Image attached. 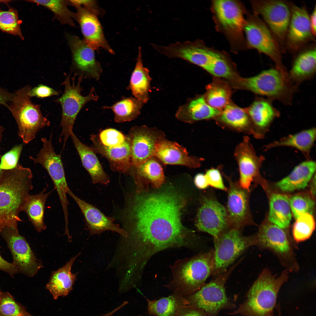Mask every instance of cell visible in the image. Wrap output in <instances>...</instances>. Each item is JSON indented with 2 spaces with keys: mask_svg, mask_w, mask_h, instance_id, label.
I'll use <instances>...</instances> for the list:
<instances>
[{
  "mask_svg": "<svg viewBox=\"0 0 316 316\" xmlns=\"http://www.w3.org/2000/svg\"><path fill=\"white\" fill-rule=\"evenodd\" d=\"M123 229L141 250L150 255L169 248H191L197 238L181 220L184 202L173 193L139 194L128 199Z\"/></svg>",
  "mask_w": 316,
  "mask_h": 316,
  "instance_id": "obj_1",
  "label": "cell"
},
{
  "mask_svg": "<svg viewBox=\"0 0 316 316\" xmlns=\"http://www.w3.org/2000/svg\"><path fill=\"white\" fill-rule=\"evenodd\" d=\"M31 169L17 165L4 170L0 178V230L10 227L18 229L19 216L23 211L29 193L33 188Z\"/></svg>",
  "mask_w": 316,
  "mask_h": 316,
  "instance_id": "obj_2",
  "label": "cell"
},
{
  "mask_svg": "<svg viewBox=\"0 0 316 316\" xmlns=\"http://www.w3.org/2000/svg\"><path fill=\"white\" fill-rule=\"evenodd\" d=\"M214 268V249L178 260L171 267L172 279L166 286L183 296L190 295L205 284Z\"/></svg>",
  "mask_w": 316,
  "mask_h": 316,
  "instance_id": "obj_3",
  "label": "cell"
},
{
  "mask_svg": "<svg viewBox=\"0 0 316 316\" xmlns=\"http://www.w3.org/2000/svg\"><path fill=\"white\" fill-rule=\"evenodd\" d=\"M288 278L287 270L276 277L268 269H264L248 291L246 299L231 314L269 316L273 314L279 291Z\"/></svg>",
  "mask_w": 316,
  "mask_h": 316,
  "instance_id": "obj_4",
  "label": "cell"
},
{
  "mask_svg": "<svg viewBox=\"0 0 316 316\" xmlns=\"http://www.w3.org/2000/svg\"><path fill=\"white\" fill-rule=\"evenodd\" d=\"M31 88L27 85L17 90L6 107L15 119L19 136L25 144L35 139L41 129L49 126L50 124L42 114L40 105L35 104L31 100L28 92Z\"/></svg>",
  "mask_w": 316,
  "mask_h": 316,
  "instance_id": "obj_5",
  "label": "cell"
},
{
  "mask_svg": "<svg viewBox=\"0 0 316 316\" xmlns=\"http://www.w3.org/2000/svg\"><path fill=\"white\" fill-rule=\"evenodd\" d=\"M212 9L217 30L227 38L232 49L237 51L247 47L243 36L245 11L241 3L234 0H214Z\"/></svg>",
  "mask_w": 316,
  "mask_h": 316,
  "instance_id": "obj_6",
  "label": "cell"
},
{
  "mask_svg": "<svg viewBox=\"0 0 316 316\" xmlns=\"http://www.w3.org/2000/svg\"><path fill=\"white\" fill-rule=\"evenodd\" d=\"M65 79L61 84L64 87L63 93L61 96L54 100L59 104L62 108V117L61 126L62 131L59 139V142H63V149L73 131L74 124L79 112L87 103L91 101H96L98 96L95 93L93 87L86 96L81 94L83 90L81 84L83 79L78 77V82H75L76 76L70 79L71 74L64 73Z\"/></svg>",
  "mask_w": 316,
  "mask_h": 316,
  "instance_id": "obj_7",
  "label": "cell"
},
{
  "mask_svg": "<svg viewBox=\"0 0 316 316\" xmlns=\"http://www.w3.org/2000/svg\"><path fill=\"white\" fill-rule=\"evenodd\" d=\"M243 86L257 95L272 101L290 105L298 87L276 68L264 70L257 75L244 79Z\"/></svg>",
  "mask_w": 316,
  "mask_h": 316,
  "instance_id": "obj_8",
  "label": "cell"
},
{
  "mask_svg": "<svg viewBox=\"0 0 316 316\" xmlns=\"http://www.w3.org/2000/svg\"><path fill=\"white\" fill-rule=\"evenodd\" d=\"M214 268L212 274L214 278L219 276L244 252L255 245V236H243L241 230L230 227L213 238Z\"/></svg>",
  "mask_w": 316,
  "mask_h": 316,
  "instance_id": "obj_9",
  "label": "cell"
},
{
  "mask_svg": "<svg viewBox=\"0 0 316 316\" xmlns=\"http://www.w3.org/2000/svg\"><path fill=\"white\" fill-rule=\"evenodd\" d=\"M247 47L265 54L274 62L276 68L286 76L288 72L282 62L280 47L263 20L254 13L248 14L244 26Z\"/></svg>",
  "mask_w": 316,
  "mask_h": 316,
  "instance_id": "obj_10",
  "label": "cell"
},
{
  "mask_svg": "<svg viewBox=\"0 0 316 316\" xmlns=\"http://www.w3.org/2000/svg\"><path fill=\"white\" fill-rule=\"evenodd\" d=\"M237 264L233 265L194 293L184 296L188 305L201 310L207 316H217L222 309L234 308L226 296L225 285Z\"/></svg>",
  "mask_w": 316,
  "mask_h": 316,
  "instance_id": "obj_11",
  "label": "cell"
},
{
  "mask_svg": "<svg viewBox=\"0 0 316 316\" xmlns=\"http://www.w3.org/2000/svg\"><path fill=\"white\" fill-rule=\"evenodd\" d=\"M253 13L262 20L271 31L283 53L291 15L293 3L284 0H253Z\"/></svg>",
  "mask_w": 316,
  "mask_h": 316,
  "instance_id": "obj_12",
  "label": "cell"
},
{
  "mask_svg": "<svg viewBox=\"0 0 316 316\" xmlns=\"http://www.w3.org/2000/svg\"><path fill=\"white\" fill-rule=\"evenodd\" d=\"M52 133L50 138H41L42 147L35 158L30 159L35 164L41 165L46 170L54 184L59 197L64 214V220H68L67 197V191L69 188L67 183L63 166L61 154L55 152L52 142Z\"/></svg>",
  "mask_w": 316,
  "mask_h": 316,
  "instance_id": "obj_13",
  "label": "cell"
},
{
  "mask_svg": "<svg viewBox=\"0 0 316 316\" xmlns=\"http://www.w3.org/2000/svg\"><path fill=\"white\" fill-rule=\"evenodd\" d=\"M255 235V245L273 252L288 270L298 269L292 241L283 229L272 223L266 224L261 226Z\"/></svg>",
  "mask_w": 316,
  "mask_h": 316,
  "instance_id": "obj_14",
  "label": "cell"
},
{
  "mask_svg": "<svg viewBox=\"0 0 316 316\" xmlns=\"http://www.w3.org/2000/svg\"><path fill=\"white\" fill-rule=\"evenodd\" d=\"M151 45L158 52L169 58L181 59L205 70L218 51L207 47L200 40L177 42L166 46Z\"/></svg>",
  "mask_w": 316,
  "mask_h": 316,
  "instance_id": "obj_15",
  "label": "cell"
},
{
  "mask_svg": "<svg viewBox=\"0 0 316 316\" xmlns=\"http://www.w3.org/2000/svg\"><path fill=\"white\" fill-rule=\"evenodd\" d=\"M12 254L13 264L18 272L29 277L34 276L43 267L36 257L28 243L19 233L18 229L7 227L0 230Z\"/></svg>",
  "mask_w": 316,
  "mask_h": 316,
  "instance_id": "obj_16",
  "label": "cell"
},
{
  "mask_svg": "<svg viewBox=\"0 0 316 316\" xmlns=\"http://www.w3.org/2000/svg\"><path fill=\"white\" fill-rule=\"evenodd\" d=\"M66 37L71 54V71L74 75L83 79L99 80L103 69L95 57V51L75 35L67 33Z\"/></svg>",
  "mask_w": 316,
  "mask_h": 316,
  "instance_id": "obj_17",
  "label": "cell"
},
{
  "mask_svg": "<svg viewBox=\"0 0 316 316\" xmlns=\"http://www.w3.org/2000/svg\"><path fill=\"white\" fill-rule=\"evenodd\" d=\"M130 141L131 166H136L154 156L157 144L166 138L164 132L145 125L132 127L127 135Z\"/></svg>",
  "mask_w": 316,
  "mask_h": 316,
  "instance_id": "obj_18",
  "label": "cell"
},
{
  "mask_svg": "<svg viewBox=\"0 0 316 316\" xmlns=\"http://www.w3.org/2000/svg\"><path fill=\"white\" fill-rule=\"evenodd\" d=\"M201 201L195 221L198 230L214 238L230 227L226 208L215 197L206 194Z\"/></svg>",
  "mask_w": 316,
  "mask_h": 316,
  "instance_id": "obj_19",
  "label": "cell"
},
{
  "mask_svg": "<svg viewBox=\"0 0 316 316\" xmlns=\"http://www.w3.org/2000/svg\"><path fill=\"white\" fill-rule=\"evenodd\" d=\"M311 27L310 15L304 6L293 4L291 15L285 41V50L293 54L315 42Z\"/></svg>",
  "mask_w": 316,
  "mask_h": 316,
  "instance_id": "obj_20",
  "label": "cell"
},
{
  "mask_svg": "<svg viewBox=\"0 0 316 316\" xmlns=\"http://www.w3.org/2000/svg\"><path fill=\"white\" fill-rule=\"evenodd\" d=\"M234 155L238 163L240 174L238 183L249 191L252 183L260 175V169L265 160L262 155H258L249 138L245 136L237 145Z\"/></svg>",
  "mask_w": 316,
  "mask_h": 316,
  "instance_id": "obj_21",
  "label": "cell"
},
{
  "mask_svg": "<svg viewBox=\"0 0 316 316\" xmlns=\"http://www.w3.org/2000/svg\"><path fill=\"white\" fill-rule=\"evenodd\" d=\"M74 7L76 9L74 19L80 27L83 40L95 51L101 49L114 54L105 37L98 16L80 6Z\"/></svg>",
  "mask_w": 316,
  "mask_h": 316,
  "instance_id": "obj_22",
  "label": "cell"
},
{
  "mask_svg": "<svg viewBox=\"0 0 316 316\" xmlns=\"http://www.w3.org/2000/svg\"><path fill=\"white\" fill-rule=\"evenodd\" d=\"M227 181V201L226 208L230 227L241 229L248 223L249 217L247 190L241 187L238 182L224 174Z\"/></svg>",
  "mask_w": 316,
  "mask_h": 316,
  "instance_id": "obj_23",
  "label": "cell"
},
{
  "mask_svg": "<svg viewBox=\"0 0 316 316\" xmlns=\"http://www.w3.org/2000/svg\"><path fill=\"white\" fill-rule=\"evenodd\" d=\"M67 194L74 200L83 213L90 236L109 231L117 233L124 238L127 237V233L114 223L113 218L107 216L97 207L79 198L70 188Z\"/></svg>",
  "mask_w": 316,
  "mask_h": 316,
  "instance_id": "obj_24",
  "label": "cell"
},
{
  "mask_svg": "<svg viewBox=\"0 0 316 316\" xmlns=\"http://www.w3.org/2000/svg\"><path fill=\"white\" fill-rule=\"evenodd\" d=\"M273 101L259 97L248 108L247 113L252 125V135L255 138H264L274 120L280 116V112L273 106Z\"/></svg>",
  "mask_w": 316,
  "mask_h": 316,
  "instance_id": "obj_25",
  "label": "cell"
},
{
  "mask_svg": "<svg viewBox=\"0 0 316 316\" xmlns=\"http://www.w3.org/2000/svg\"><path fill=\"white\" fill-rule=\"evenodd\" d=\"M154 156L163 165H179L195 169L199 167L203 159L189 154L187 149L166 138L157 144Z\"/></svg>",
  "mask_w": 316,
  "mask_h": 316,
  "instance_id": "obj_26",
  "label": "cell"
},
{
  "mask_svg": "<svg viewBox=\"0 0 316 316\" xmlns=\"http://www.w3.org/2000/svg\"><path fill=\"white\" fill-rule=\"evenodd\" d=\"M127 136L126 140L121 145L109 147L103 145L98 136L92 135L90 137L92 142L91 148L108 160L113 171L124 173L129 172L131 167L130 150L129 140Z\"/></svg>",
  "mask_w": 316,
  "mask_h": 316,
  "instance_id": "obj_27",
  "label": "cell"
},
{
  "mask_svg": "<svg viewBox=\"0 0 316 316\" xmlns=\"http://www.w3.org/2000/svg\"><path fill=\"white\" fill-rule=\"evenodd\" d=\"M297 54L288 75L291 82L298 87L303 82L312 79L315 74V45H308Z\"/></svg>",
  "mask_w": 316,
  "mask_h": 316,
  "instance_id": "obj_28",
  "label": "cell"
},
{
  "mask_svg": "<svg viewBox=\"0 0 316 316\" xmlns=\"http://www.w3.org/2000/svg\"><path fill=\"white\" fill-rule=\"evenodd\" d=\"M219 109L210 106L203 96L187 99L178 108L175 116L182 122L192 124L198 121L209 119L220 115Z\"/></svg>",
  "mask_w": 316,
  "mask_h": 316,
  "instance_id": "obj_29",
  "label": "cell"
},
{
  "mask_svg": "<svg viewBox=\"0 0 316 316\" xmlns=\"http://www.w3.org/2000/svg\"><path fill=\"white\" fill-rule=\"evenodd\" d=\"M70 136L82 165L89 174L92 182L94 184L107 185L110 183V178L103 170L93 150L82 142L73 132Z\"/></svg>",
  "mask_w": 316,
  "mask_h": 316,
  "instance_id": "obj_30",
  "label": "cell"
},
{
  "mask_svg": "<svg viewBox=\"0 0 316 316\" xmlns=\"http://www.w3.org/2000/svg\"><path fill=\"white\" fill-rule=\"evenodd\" d=\"M316 137V129L315 128L312 127L289 135L265 145L262 150L267 151L275 148L290 147L300 151L306 160L311 159L310 153Z\"/></svg>",
  "mask_w": 316,
  "mask_h": 316,
  "instance_id": "obj_31",
  "label": "cell"
},
{
  "mask_svg": "<svg viewBox=\"0 0 316 316\" xmlns=\"http://www.w3.org/2000/svg\"><path fill=\"white\" fill-rule=\"evenodd\" d=\"M316 169L315 161L306 160L296 166L289 174L277 182L276 185L281 190L285 192L304 189L315 174Z\"/></svg>",
  "mask_w": 316,
  "mask_h": 316,
  "instance_id": "obj_32",
  "label": "cell"
},
{
  "mask_svg": "<svg viewBox=\"0 0 316 316\" xmlns=\"http://www.w3.org/2000/svg\"><path fill=\"white\" fill-rule=\"evenodd\" d=\"M80 254L79 253L72 257L63 266L52 272L46 288L54 299L56 300L60 296H66L72 290L78 273H72L71 268Z\"/></svg>",
  "mask_w": 316,
  "mask_h": 316,
  "instance_id": "obj_33",
  "label": "cell"
},
{
  "mask_svg": "<svg viewBox=\"0 0 316 316\" xmlns=\"http://www.w3.org/2000/svg\"><path fill=\"white\" fill-rule=\"evenodd\" d=\"M152 80L149 70L144 66L142 49L139 47L135 65L131 75L128 89L131 91L134 97L145 104L150 99Z\"/></svg>",
  "mask_w": 316,
  "mask_h": 316,
  "instance_id": "obj_34",
  "label": "cell"
},
{
  "mask_svg": "<svg viewBox=\"0 0 316 316\" xmlns=\"http://www.w3.org/2000/svg\"><path fill=\"white\" fill-rule=\"evenodd\" d=\"M129 172L137 183L147 182L157 188L160 187L165 181L162 164L155 156L137 166H131Z\"/></svg>",
  "mask_w": 316,
  "mask_h": 316,
  "instance_id": "obj_35",
  "label": "cell"
},
{
  "mask_svg": "<svg viewBox=\"0 0 316 316\" xmlns=\"http://www.w3.org/2000/svg\"><path fill=\"white\" fill-rule=\"evenodd\" d=\"M52 191L47 192L46 188H44L37 194L30 195L25 205L23 211L26 212L29 220L38 232H41L46 229L47 226L44 221L45 204Z\"/></svg>",
  "mask_w": 316,
  "mask_h": 316,
  "instance_id": "obj_36",
  "label": "cell"
},
{
  "mask_svg": "<svg viewBox=\"0 0 316 316\" xmlns=\"http://www.w3.org/2000/svg\"><path fill=\"white\" fill-rule=\"evenodd\" d=\"M145 298L148 312L153 316H175L182 309L188 305L184 296L175 293L157 300Z\"/></svg>",
  "mask_w": 316,
  "mask_h": 316,
  "instance_id": "obj_37",
  "label": "cell"
},
{
  "mask_svg": "<svg viewBox=\"0 0 316 316\" xmlns=\"http://www.w3.org/2000/svg\"><path fill=\"white\" fill-rule=\"evenodd\" d=\"M289 199L284 195L273 194L269 202L268 219L271 223L282 229L289 226L292 215Z\"/></svg>",
  "mask_w": 316,
  "mask_h": 316,
  "instance_id": "obj_38",
  "label": "cell"
},
{
  "mask_svg": "<svg viewBox=\"0 0 316 316\" xmlns=\"http://www.w3.org/2000/svg\"><path fill=\"white\" fill-rule=\"evenodd\" d=\"M144 104L134 97H124L110 106H104V109L111 110L114 120L117 123L130 121L140 115Z\"/></svg>",
  "mask_w": 316,
  "mask_h": 316,
  "instance_id": "obj_39",
  "label": "cell"
},
{
  "mask_svg": "<svg viewBox=\"0 0 316 316\" xmlns=\"http://www.w3.org/2000/svg\"><path fill=\"white\" fill-rule=\"evenodd\" d=\"M223 123L234 129L252 134V125L248 113L242 109L232 105H227L220 114Z\"/></svg>",
  "mask_w": 316,
  "mask_h": 316,
  "instance_id": "obj_40",
  "label": "cell"
},
{
  "mask_svg": "<svg viewBox=\"0 0 316 316\" xmlns=\"http://www.w3.org/2000/svg\"><path fill=\"white\" fill-rule=\"evenodd\" d=\"M27 1L42 6L51 11L54 16L61 24L75 27L74 13L68 8V0H30Z\"/></svg>",
  "mask_w": 316,
  "mask_h": 316,
  "instance_id": "obj_41",
  "label": "cell"
},
{
  "mask_svg": "<svg viewBox=\"0 0 316 316\" xmlns=\"http://www.w3.org/2000/svg\"><path fill=\"white\" fill-rule=\"evenodd\" d=\"M8 1L4 2L8 7V11L2 10L0 7V30L24 40L20 27L22 21L19 19L17 10L9 6Z\"/></svg>",
  "mask_w": 316,
  "mask_h": 316,
  "instance_id": "obj_42",
  "label": "cell"
},
{
  "mask_svg": "<svg viewBox=\"0 0 316 316\" xmlns=\"http://www.w3.org/2000/svg\"><path fill=\"white\" fill-rule=\"evenodd\" d=\"M296 219L293 236L295 241L300 242L310 238L315 229V224L312 215L309 213L302 214Z\"/></svg>",
  "mask_w": 316,
  "mask_h": 316,
  "instance_id": "obj_43",
  "label": "cell"
},
{
  "mask_svg": "<svg viewBox=\"0 0 316 316\" xmlns=\"http://www.w3.org/2000/svg\"><path fill=\"white\" fill-rule=\"evenodd\" d=\"M0 316H33L9 293L2 292L0 299Z\"/></svg>",
  "mask_w": 316,
  "mask_h": 316,
  "instance_id": "obj_44",
  "label": "cell"
},
{
  "mask_svg": "<svg viewBox=\"0 0 316 316\" xmlns=\"http://www.w3.org/2000/svg\"><path fill=\"white\" fill-rule=\"evenodd\" d=\"M289 201L291 210L296 219L302 214H312L315 203L309 197L303 194H297L291 197Z\"/></svg>",
  "mask_w": 316,
  "mask_h": 316,
  "instance_id": "obj_45",
  "label": "cell"
},
{
  "mask_svg": "<svg viewBox=\"0 0 316 316\" xmlns=\"http://www.w3.org/2000/svg\"><path fill=\"white\" fill-rule=\"evenodd\" d=\"M224 54L218 51L206 70L215 76L229 78L233 72Z\"/></svg>",
  "mask_w": 316,
  "mask_h": 316,
  "instance_id": "obj_46",
  "label": "cell"
},
{
  "mask_svg": "<svg viewBox=\"0 0 316 316\" xmlns=\"http://www.w3.org/2000/svg\"><path fill=\"white\" fill-rule=\"evenodd\" d=\"M229 99V94L225 89L214 86L208 91L206 101L212 107L219 110L228 104Z\"/></svg>",
  "mask_w": 316,
  "mask_h": 316,
  "instance_id": "obj_47",
  "label": "cell"
},
{
  "mask_svg": "<svg viewBox=\"0 0 316 316\" xmlns=\"http://www.w3.org/2000/svg\"><path fill=\"white\" fill-rule=\"evenodd\" d=\"M99 141L104 145L109 147L119 146L123 144L127 136L120 131L113 128L105 129L98 136Z\"/></svg>",
  "mask_w": 316,
  "mask_h": 316,
  "instance_id": "obj_48",
  "label": "cell"
},
{
  "mask_svg": "<svg viewBox=\"0 0 316 316\" xmlns=\"http://www.w3.org/2000/svg\"><path fill=\"white\" fill-rule=\"evenodd\" d=\"M23 148L21 144L16 146L2 156L1 159L0 169L9 170L15 168Z\"/></svg>",
  "mask_w": 316,
  "mask_h": 316,
  "instance_id": "obj_49",
  "label": "cell"
},
{
  "mask_svg": "<svg viewBox=\"0 0 316 316\" xmlns=\"http://www.w3.org/2000/svg\"><path fill=\"white\" fill-rule=\"evenodd\" d=\"M209 186L225 191L227 188L224 185L221 174L219 170L214 168L207 170L205 174Z\"/></svg>",
  "mask_w": 316,
  "mask_h": 316,
  "instance_id": "obj_50",
  "label": "cell"
},
{
  "mask_svg": "<svg viewBox=\"0 0 316 316\" xmlns=\"http://www.w3.org/2000/svg\"><path fill=\"white\" fill-rule=\"evenodd\" d=\"M28 94L31 98L35 97L39 98H44L54 96H58L59 92L54 89L43 84H39L37 86L31 88Z\"/></svg>",
  "mask_w": 316,
  "mask_h": 316,
  "instance_id": "obj_51",
  "label": "cell"
},
{
  "mask_svg": "<svg viewBox=\"0 0 316 316\" xmlns=\"http://www.w3.org/2000/svg\"><path fill=\"white\" fill-rule=\"evenodd\" d=\"M70 5L73 7L79 6L93 13L98 16H102L104 11L99 6L96 1L93 0H68Z\"/></svg>",
  "mask_w": 316,
  "mask_h": 316,
  "instance_id": "obj_52",
  "label": "cell"
},
{
  "mask_svg": "<svg viewBox=\"0 0 316 316\" xmlns=\"http://www.w3.org/2000/svg\"><path fill=\"white\" fill-rule=\"evenodd\" d=\"M0 270L6 272L11 276L18 272V270L13 263L9 262L4 260L0 253Z\"/></svg>",
  "mask_w": 316,
  "mask_h": 316,
  "instance_id": "obj_53",
  "label": "cell"
},
{
  "mask_svg": "<svg viewBox=\"0 0 316 316\" xmlns=\"http://www.w3.org/2000/svg\"><path fill=\"white\" fill-rule=\"evenodd\" d=\"M175 316H207L202 311L188 305L182 309Z\"/></svg>",
  "mask_w": 316,
  "mask_h": 316,
  "instance_id": "obj_54",
  "label": "cell"
},
{
  "mask_svg": "<svg viewBox=\"0 0 316 316\" xmlns=\"http://www.w3.org/2000/svg\"><path fill=\"white\" fill-rule=\"evenodd\" d=\"M14 93L9 92L0 86V104L6 107L12 101Z\"/></svg>",
  "mask_w": 316,
  "mask_h": 316,
  "instance_id": "obj_55",
  "label": "cell"
},
{
  "mask_svg": "<svg viewBox=\"0 0 316 316\" xmlns=\"http://www.w3.org/2000/svg\"><path fill=\"white\" fill-rule=\"evenodd\" d=\"M194 181L196 186L200 189H206L209 186L205 174L202 173L197 174L195 177Z\"/></svg>",
  "mask_w": 316,
  "mask_h": 316,
  "instance_id": "obj_56",
  "label": "cell"
},
{
  "mask_svg": "<svg viewBox=\"0 0 316 316\" xmlns=\"http://www.w3.org/2000/svg\"><path fill=\"white\" fill-rule=\"evenodd\" d=\"M316 7L315 6L311 14L310 15V20L312 31L313 34L316 36Z\"/></svg>",
  "mask_w": 316,
  "mask_h": 316,
  "instance_id": "obj_57",
  "label": "cell"
},
{
  "mask_svg": "<svg viewBox=\"0 0 316 316\" xmlns=\"http://www.w3.org/2000/svg\"><path fill=\"white\" fill-rule=\"evenodd\" d=\"M315 179L316 174H315L311 180V181L310 187L312 193L314 195H315Z\"/></svg>",
  "mask_w": 316,
  "mask_h": 316,
  "instance_id": "obj_58",
  "label": "cell"
},
{
  "mask_svg": "<svg viewBox=\"0 0 316 316\" xmlns=\"http://www.w3.org/2000/svg\"><path fill=\"white\" fill-rule=\"evenodd\" d=\"M4 170H2L0 169V178L1 177Z\"/></svg>",
  "mask_w": 316,
  "mask_h": 316,
  "instance_id": "obj_59",
  "label": "cell"
},
{
  "mask_svg": "<svg viewBox=\"0 0 316 316\" xmlns=\"http://www.w3.org/2000/svg\"><path fill=\"white\" fill-rule=\"evenodd\" d=\"M2 128H0V140L1 138V133H2Z\"/></svg>",
  "mask_w": 316,
  "mask_h": 316,
  "instance_id": "obj_60",
  "label": "cell"
},
{
  "mask_svg": "<svg viewBox=\"0 0 316 316\" xmlns=\"http://www.w3.org/2000/svg\"><path fill=\"white\" fill-rule=\"evenodd\" d=\"M2 292H1V289H0V299L1 296V295H2Z\"/></svg>",
  "mask_w": 316,
  "mask_h": 316,
  "instance_id": "obj_61",
  "label": "cell"
},
{
  "mask_svg": "<svg viewBox=\"0 0 316 316\" xmlns=\"http://www.w3.org/2000/svg\"><path fill=\"white\" fill-rule=\"evenodd\" d=\"M269 316H274L273 315V314H272V315H270Z\"/></svg>",
  "mask_w": 316,
  "mask_h": 316,
  "instance_id": "obj_62",
  "label": "cell"
},
{
  "mask_svg": "<svg viewBox=\"0 0 316 316\" xmlns=\"http://www.w3.org/2000/svg\"><path fill=\"white\" fill-rule=\"evenodd\" d=\"M105 316V315H101V316Z\"/></svg>",
  "mask_w": 316,
  "mask_h": 316,
  "instance_id": "obj_63",
  "label": "cell"
}]
</instances>
